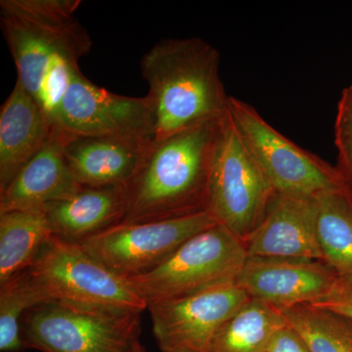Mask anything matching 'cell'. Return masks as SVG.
Returning a JSON list of instances; mask_svg holds the SVG:
<instances>
[{"label":"cell","instance_id":"cell-4","mask_svg":"<svg viewBox=\"0 0 352 352\" xmlns=\"http://www.w3.org/2000/svg\"><path fill=\"white\" fill-rule=\"evenodd\" d=\"M29 271L50 303L95 311L147 310V303L129 280L99 263L78 243L51 236Z\"/></svg>","mask_w":352,"mask_h":352},{"label":"cell","instance_id":"cell-7","mask_svg":"<svg viewBox=\"0 0 352 352\" xmlns=\"http://www.w3.org/2000/svg\"><path fill=\"white\" fill-rule=\"evenodd\" d=\"M228 110L241 138L277 194L315 198L346 185L336 166L292 142L250 104L230 96Z\"/></svg>","mask_w":352,"mask_h":352},{"label":"cell","instance_id":"cell-25","mask_svg":"<svg viewBox=\"0 0 352 352\" xmlns=\"http://www.w3.org/2000/svg\"><path fill=\"white\" fill-rule=\"evenodd\" d=\"M266 351L310 352L300 336L288 323L274 333Z\"/></svg>","mask_w":352,"mask_h":352},{"label":"cell","instance_id":"cell-2","mask_svg":"<svg viewBox=\"0 0 352 352\" xmlns=\"http://www.w3.org/2000/svg\"><path fill=\"white\" fill-rule=\"evenodd\" d=\"M227 113L153 141L138 173L126 185L127 210L122 223L207 212L210 171Z\"/></svg>","mask_w":352,"mask_h":352},{"label":"cell","instance_id":"cell-14","mask_svg":"<svg viewBox=\"0 0 352 352\" xmlns=\"http://www.w3.org/2000/svg\"><path fill=\"white\" fill-rule=\"evenodd\" d=\"M316 197L280 195L245 241L248 258L322 261L316 236Z\"/></svg>","mask_w":352,"mask_h":352},{"label":"cell","instance_id":"cell-26","mask_svg":"<svg viewBox=\"0 0 352 352\" xmlns=\"http://www.w3.org/2000/svg\"><path fill=\"white\" fill-rule=\"evenodd\" d=\"M133 352H146L145 347L141 344V342H138V344H136L135 347H134Z\"/></svg>","mask_w":352,"mask_h":352},{"label":"cell","instance_id":"cell-5","mask_svg":"<svg viewBox=\"0 0 352 352\" xmlns=\"http://www.w3.org/2000/svg\"><path fill=\"white\" fill-rule=\"evenodd\" d=\"M247 258L244 242L217 223L190 238L155 270L127 280L148 305L236 283Z\"/></svg>","mask_w":352,"mask_h":352},{"label":"cell","instance_id":"cell-15","mask_svg":"<svg viewBox=\"0 0 352 352\" xmlns=\"http://www.w3.org/2000/svg\"><path fill=\"white\" fill-rule=\"evenodd\" d=\"M68 132L54 126L50 140L3 190L0 214L12 210H44L76 194L82 186L69 170L64 154Z\"/></svg>","mask_w":352,"mask_h":352},{"label":"cell","instance_id":"cell-17","mask_svg":"<svg viewBox=\"0 0 352 352\" xmlns=\"http://www.w3.org/2000/svg\"><path fill=\"white\" fill-rule=\"evenodd\" d=\"M126 210V186H82L73 196L44 208L53 236L78 244L122 223Z\"/></svg>","mask_w":352,"mask_h":352},{"label":"cell","instance_id":"cell-9","mask_svg":"<svg viewBox=\"0 0 352 352\" xmlns=\"http://www.w3.org/2000/svg\"><path fill=\"white\" fill-rule=\"evenodd\" d=\"M214 224L207 212L179 219L120 223L80 245L113 273L129 279L155 270L187 240Z\"/></svg>","mask_w":352,"mask_h":352},{"label":"cell","instance_id":"cell-11","mask_svg":"<svg viewBox=\"0 0 352 352\" xmlns=\"http://www.w3.org/2000/svg\"><path fill=\"white\" fill-rule=\"evenodd\" d=\"M55 126L76 135L138 134L154 138L147 96L113 94L76 69L58 108Z\"/></svg>","mask_w":352,"mask_h":352},{"label":"cell","instance_id":"cell-28","mask_svg":"<svg viewBox=\"0 0 352 352\" xmlns=\"http://www.w3.org/2000/svg\"><path fill=\"white\" fill-rule=\"evenodd\" d=\"M265 352H267V351H265Z\"/></svg>","mask_w":352,"mask_h":352},{"label":"cell","instance_id":"cell-19","mask_svg":"<svg viewBox=\"0 0 352 352\" xmlns=\"http://www.w3.org/2000/svg\"><path fill=\"white\" fill-rule=\"evenodd\" d=\"M52 235L44 210L0 214V285L29 270Z\"/></svg>","mask_w":352,"mask_h":352},{"label":"cell","instance_id":"cell-13","mask_svg":"<svg viewBox=\"0 0 352 352\" xmlns=\"http://www.w3.org/2000/svg\"><path fill=\"white\" fill-rule=\"evenodd\" d=\"M153 141L138 134L76 135L68 132L64 154L80 186H126Z\"/></svg>","mask_w":352,"mask_h":352},{"label":"cell","instance_id":"cell-23","mask_svg":"<svg viewBox=\"0 0 352 352\" xmlns=\"http://www.w3.org/2000/svg\"><path fill=\"white\" fill-rule=\"evenodd\" d=\"M335 144L338 151L336 168L352 192V90L349 87L342 90L338 103Z\"/></svg>","mask_w":352,"mask_h":352},{"label":"cell","instance_id":"cell-24","mask_svg":"<svg viewBox=\"0 0 352 352\" xmlns=\"http://www.w3.org/2000/svg\"><path fill=\"white\" fill-rule=\"evenodd\" d=\"M312 305L335 312L352 321V285L340 280L339 286L332 294L320 302L312 303Z\"/></svg>","mask_w":352,"mask_h":352},{"label":"cell","instance_id":"cell-18","mask_svg":"<svg viewBox=\"0 0 352 352\" xmlns=\"http://www.w3.org/2000/svg\"><path fill=\"white\" fill-rule=\"evenodd\" d=\"M316 236L322 263L352 285V192L346 185L316 197Z\"/></svg>","mask_w":352,"mask_h":352},{"label":"cell","instance_id":"cell-3","mask_svg":"<svg viewBox=\"0 0 352 352\" xmlns=\"http://www.w3.org/2000/svg\"><path fill=\"white\" fill-rule=\"evenodd\" d=\"M219 62V51L196 36L163 39L145 53L140 68L149 85L154 140L228 113Z\"/></svg>","mask_w":352,"mask_h":352},{"label":"cell","instance_id":"cell-6","mask_svg":"<svg viewBox=\"0 0 352 352\" xmlns=\"http://www.w3.org/2000/svg\"><path fill=\"white\" fill-rule=\"evenodd\" d=\"M277 195L228 110L210 171L207 212L245 242L265 219Z\"/></svg>","mask_w":352,"mask_h":352},{"label":"cell","instance_id":"cell-21","mask_svg":"<svg viewBox=\"0 0 352 352\" xmlns=\"http://www.w3.org/2000/svg\"><path fill=\"white\" fill-rule=\"evenodd\" d=\"M310 352H352V321L312 305L281 310Z\"/></svg>","mask_w":352,"mask_h":352},{"label":"cell","instance_id":"cell-20","mask_svg":"<svg viewBox=\"0 0 352 352\" xmlns=\"http://www.w3.org/2000/svg\"><path fill=\"white\" fill-rule=\"evenodd\" d=\"M286 324L281 310L249 298L219 329L208 352H265Z\"/></svg>","mask_w":352,"mask_h":352},{"label":"cell","instance_id":"cell-16","mask_svg":"<svg viewBox=\"0 0 352 352\" xmlns=\"http://www.w3.org/2000/svg\"><path fill=\"white\" fill-rule=\"evenodd\" d=\"M53 127L38 102L16 82L0 109V190L43 149Z\"/></svg>","mask_w":352,"mask_h":352},{"label":"cell","instance_id":"cell-29","mask_svg":"<svg viewBox=\"0 0 352 352\" xmlns=\"http://www.w3.org/2000/svg\"><path fill=\"white\" fill-rule=\"evenodd\" d=\"M349 285H351V284H349Z\"/></svg>","mask_w":352,"mask_h":352},{"label":"cell","instance_id":"cell-27","mask_svg":"<svg viewBox=\"0 0 352 352\" xmlns=\"http://www.w3.org/2000/svg\"><path fill=\"white\" fill-rule=\"evenodd\" d=\"M349 88H351V89L352 90V85H351V87H349Z\"/></svg>","mask_w":352,"mask_h":352},{"label":"cell","instance_id":"cell-10","mask_svg":"<svg viewBox=\"0 0 352 352\" xmlns=\"http://www.w3.org/2000/svg\"><path fill=\"white\" fill-rule=\"evenodd\" d=\"M249 296L236 283L175 300L149 303L162 352H208L214 336Z\"/></svg>","mask_w":352,"mask_h":352},{"label":"cell","instance_id":"cell-12","mask_svg":"<svg viewBox=\"0 0 352 352\" xmlns=\"http://www.w3.org/2000/svg\"><path fill=\"white\" fill-rule=\"evenodd\" d=\"M340 283L327 264L292 258H248L236 280L250 298L279 310L320 302Z\"/></svg>","mask_w":352,"mask_h":352},{"label":"cell","instance_id":"cell-8","mask_svg":"<svg viewBox=\"0 0 352 352\" xmlns=\"http://www.w3.org/2000/svg\"><path fill=\"white\" fill-rule=\"evenodd\" d=\"M140 314L45 303L25 315L22 337L27 349L41 352H133Z\"/></svg>","mask_w":352,"mask_h":352},{"label":"cell","instance_id":"cell-1","mask_svg":"<svg viewBox=\"0 0 352 352\" xmlns=\"http://www.w3.org/2000/svg\"><path fill=\"white\" fill-rule=\"evenodd\" d=\"M80 0H1L0 24L17 82L55 126L58 108L92 39L75 17Z\"/></svg>","mask_w":352,"mask_h":352},{"label":"cell","instance_id":"cell-22","mask_svg":"<svg viewBox=\"0 0 352 352\" xmlns=\"http://www.w3.org/2000/svg\"><path fill=\"white\" fill-rule=\"evenodd\" d=\"M50 303L29 270L0 285V351L27 349L22 337V320L32 308Z\"/></svg>","mask_w":352,"mask_h":352}]
</instances>
